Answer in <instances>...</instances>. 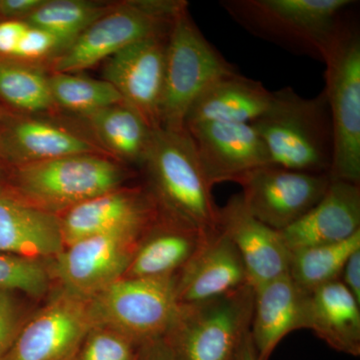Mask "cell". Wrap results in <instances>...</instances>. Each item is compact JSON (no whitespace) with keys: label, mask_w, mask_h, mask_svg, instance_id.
Returning <instances> with one entry per match:
<instances>
[{"label":"cell","mask_w":360,"mask_h":360,"mask_svg":"<svg viewBox=\"0 0 360 360\" xmlns=\"http://www.w3.org/2000/svg\"><path fill=\"white\" fill-rule=\"evenodd\" d=\"M219 229L238 250L253 290L288 274L290 251L281 232L255 219L240 193L219 207Z\"/></svg>","instance_id":"cell-16"},{"label":"cell","mask_w":360,"mask_h":360,"mask_svg":"<svg viewBox=\"0 0 360 360\" xmlns=\"http://www.w3.org/2000/svg\"><path fill=\"white\" fill-rule=\"evenodd\" d=\"M340 281L360 303V250L354 251L348 258Z\"/></svg>","instance_id":"cell-35"},{"label":"cell","mask_w":360,"mask_h":360,"mask_svg":"<svg viewBox=\"0 0 360 360\" xmlns=\"http://www.w3.org/2000/svg\"><path fill=\"white\" fill-rule=\"evenodd\" d=\"M250 284L243 259L224 232L208 234L191 262L177 276L179 304L224 297Z\"/></svg>","instance_id":"cell-18"},{"label":"cell","mask_w":360,"mask_h":360,"mask_svg":"<svg viewBox=\"0 0 360 360\" xmlns=\"http://www.w3.org/2000/svg\"><path fill=\"white\" fill-rule=\"evenodd\" d=\"M63 248L58 217L28 205L0 182V252L54 257Z\"/></svg>","instance_id":"cell-23"},{"label":"cell","mask_w":360,"mask_h":360,"mask_svg":"<svg viewBox=\"0 0 360 360\" xmlns=\"http://www.w3.org/2000/svg\"><path fill=\"white\" fill-rule=\"evenodd\" d=\"M236 71L201 33L188 6L170 26L165 49L160 127L184 129L191 104L217 78Z\"/></svg>","instance_id":"cell-6"},{"label":"cell","mask_w":360,"mask_h":360,"mask_svg":"<svg viewBox=\"0 0 360 360\" xmlns=\"http://www.w3.org/2000/svg\"><path fill=\"white\" fill-rule=\"evenodd\" d=\"M253 290L250 335L258 360H269L286 335L307 328L309 293L300 290L288 274Z\"/></svg>","instance_id":"cell-21"},{"label":"cell","mask_w":360,"mask_h":360,"mask_svg":"<svg viewBox=\"0 0 360 360\" xmlns=\"http://www.w3.org/2000/svg\"><path fill=\"white\" fill-rule=\"evenodd\" d=\"M130 167L104 155H77L0 168V182L28 205L59 217L104 193L127 186Z\"/></svg>","instance_id":"cell-2"},{"label":"cell","mask_w":360,"mask_h":360,"mask_svg":"<svg viewBox=\"0 0 360 360\" xmlns=\"http://www.w3.org/2000/svg\"><path fill=\"white\" fill-rule=\"evenodd\" d=\"M54 115H18L4 110L0 122V168L70 155H108L86 127L80 129Z\"/></svg>","instance_id":"cell-12"},{"label":"cell","mask_w":360,"mask_h":360,"mask_svg":"<svg viewBox=\"0 0 360 360\" xmlns=\"http://www.w3.org/2000/svg\"><path fill=\"white\" fill-rule=\"evenodd\" d=\"M307 329L336 352L359 356L360 303L340 281L309 293Z\"/></svg>","instance_id":"cell-24"},{"label":"cell","mask_w":360,"mask_h":360,"mask_svg":"<svg viewBox=\"0 0 360 360\" xmlns=\"http://www.w3.org/2000/svg\"><path fill=\"white\" fill-rule=\"evenodd\" d=\"M91 326L89 300L56 288L2 360H73Z\"/></svg>","instance_id":"cell-13"},{"label":"cell","mask_w":360,"mask_h":360,"mask_svg":"<svg viewBox=\"0 0 360 360\" xmlns=\"http://www.w3.org/2000/svg\"><path fill=\"white\" fill-rule=\"evenodd\" d=\"M141 360H174L165 338L150 341L141 347Z\"/></svg>","instance_id":"cell-36"},{"label":"cell","mask_w":360,"mask_h":360,"mask_svg":"<svg viewBox=\"0 0 360 360\" xmlns=\"http://www.w3.org/2000/svg\"><path fill=\"white\" fill-rule=\"evenodd\" d=\"M359 231L360 184L331 180L323 198L281 232L291 252L342 243Z\"/></svg>","instance_id":"cell-20"},{"label":"cell","mask_w":360,"mask_h":360,"mask_svg":"<svg viewBox=\"0 0 360 360\" xmlns=\"http://www.w3.org/2000/svg\"><path fill=\"white\" fill-rule=\"evenodd\" d=\"M49 71L0 56V108L18 115H54Z\"/></svg>","instance_id":"cell-26"},{"label":"cell","mask_w":360,"mask_h":360,"mask_svg":"<svg viewBox=\"0 0 360 360\" xmlns=\"http://www.w3.org/2000/svg\"><path fill=\"white\" fill-rule=\"evenodd\" d=\"M234 360H258L257 349L251 338L250 329L241 340Z\"/></svg>","instance_id":"cell-37"},{"label":"cell","mask_w":360,"mask_h":360,"mask_svg":"<svg viewBox=\"0 0 360 360\" xmlns=\"http://www.w3.org/2000/svg\"><path fill=\"white\" fill-rule=\"evenodd\" d=\"M141 169L160 207L205 233L219 229V206L186 129L153 130Z\"/></svg>","instance_id":"cell-3"},{"label":"cell","mask_w":360,"mask_h":360,"mask_svg":"<svg viewBox=\"0 0 360 360\" xmlns=\"http://www.w3.org/2000/svg\"><path fill=\"white\" fill-rule=\"evenodd\" d=\"M250 124L264 141L271 165L329 174L333 129L324 90L310 98L290 87L277 90L267 110Z\"/></svg>","instance_id":"cell-4"},{"label":"cell","mask_w":360,"mask_h":360,"mask_svg":"<svg viewBox=\"0 0 360 360\" xmlns=\"http://www.w3.org/2000/svg\"><path fill=\"white\" fill-rule=\"evenodd\" d=\"M324 65L333 129L330 180L360 184V37L345 25Z\"/></svg>","instance_id":"cell-9"},{"label":"cell","mask_w":360,"mask_h":360,"mask_svg":"<svg viewBox=\"0 0 360 360\" xmlns=\"http://www.w3.org/2000/svg\"><path fill=\"white\" fill-rule=\"evenodd\" d=\"M253 300L248 284L217 300L179 304L165 336L174 360H234L250 329Z\"/></svg>","instance_id":"cell-7"},{"label":"cell","mask_w":360,"mask_h":360,"mask_svg":"<svg viewBox=\"0 0 360 360\" xmlns=\"http://www.w3.org/2000/svg\"><path fill=\"white\" fill-rule=\"evenodd\" d=\"M212 187L271 165L262 137L250 123H200L186 127Z\"/></svg>","instance_id":"cell-15"},{"label":"cell","mask_w":360,"mask_h":360,"mask_svg":"<svg viewBox=\"0 0 360 360\" xmlns=\"http://www.w3.org/2000/svg\"><path fill=\"white\" fill-rule=\"evenodd\" d=\"M208 234L160 207L155 219L141 236L122 277L163 278L179 276Z\"/></svg>","instance_id":"cell-19"},{"label":"cell","mask_w":360,"mask_h":360,"mask_svg":"<svg viewBox=\"0 0 360 360\" xmlns=\"http://www.w3.org/2000/svg\"><path fill=\"white\" fill-rule=\"evenodd\" d=\"M70 44L25 20H0V56L46 68Z\"/></svg>","instance_id":"cell-29"},{"label":"cell","mask_w":360,"mask_h":360,"mask_svg":"<svg viewBox=\"0 0 360 360\" xmlns=\"http://www.w3.org/2000/svg\"><path fill=\"white\" fill-rule=\"evenodd\" d=\"M187 6L182 0H129L111 6L54 59L49 72L87 70L139 40L165 37Z\"/></svg>","instance_id":"cell-5"},{"label":"cell","mask_w":360,"mask_h":360,"mask_svg":"<svg viewBox=\"0 0 360 360\" xmlns=\"http://www.w3.org/2000/svg\"><path fill=\"white\" fill-rule=\"evenodd\" d=\"M274 92L238 70L222 75L202 90L191 104L184 127L200 123H251L264 115Z\"/></svg>","instance_id":"cell-22"},{"label":"cell","mask_w":360,"mask_h":360,"mask_svg":"<svg viewBox=\"0 0 360 360\" xmlns=\"http://www.w3.org/2000/svg\"><path fill=\"white\" fill-rule=\"evenodd\" d=\"M0 288L20 291L44 302L56 288L53 257L0 252Z\"/></svg>","instance_id":"cell-31"},{"label":"cell","mask_w":360,"mask_h":360,"mask_svg":"<svg viewBox=\"0 0 360 360\" xmlns=\"http://www.w3.org/2000/svg\"><path fill=\"white\" fill-rule=\"evenodd\" d=\"M352 0H222L226 13L258 39L326 63Z\"/></svg>","instance_id":"cell-1"},{"label":"cell","mask_w":360,"mask_h":360,"mask_svg":"<svg viewBox=\"0 0 360 360\" xmlns=\"http://www.w3.org/2000/svg\"><path fill=\"white\" fill-rule=\"evenodd\" d=\"M73 360H141V347L112 329L92 326Z\"/></svg>","instance_id":"cell-32"},{"label":"cell","mask_w":360,"mask_h":360,"mask_svg":"<svg viewBox=\"0 0 360 360\" xmlns=\"http://www.w3.org/2000/svg\"><path fill=\"white\" fill-rule=\"evenodd\" d=\"M177 276L122 277L89 300L92 326H103L142 347L165 338L179 309Z\"/></svg>","instance_id":"cell-8"},{"label":"cell","mask_w":360,"mask_h":360,"mask_svg":"<svg viewBox=\"0 0 360 360\" xmlns=\"http://www.w3.org/2000/svg\"><path fill=\"white\" fill-rule=\"evenodd\" d=\"M359 250L360 231L342 243L291 251L288 274L300 290L312 292L340 281L348 258Z\"/></svg>","instance_id":"cell-27"},{"label":"cell","mask_w":360,"mask_h":360,"mask_svg":"<svg viewBox=\"0 0 360 360\" xmlns=\"http://www.w3.org/2000/svg\"><path fill=\"white\" fill-rule=\"evenodd\" d=\"M110 7L87 0H46L25 21L71 44Z\"/></svg>","instance_id":"cell-30"},{"label":"cell","mask_w":360,"mask_h":360,"mask_svg":"<svg viewBox=\"0 0 360 360\" xmlns=\"http://www.w3.org/2000/svg\"><path fill=\"white\" fill-rule=\"evenodd\" d=\"M330 177L277 165L257 168L239 177L243 200L251 214L276 231L290 226L323 198Z\"/></svg>","instance_id":"cell-11"},{"label":"cell","mask_w":360,"mask_h":360,"mask_svg":"<svg viewBox=\"0 0 360 360\" xmlns=\"http://www.w3.org/2000/svg\"><path fill=\"white\" fill-rule=\"evenodd\" d=\"M46 0H0V20H26Z\"/></svg>","instance_id":"cell-34"},{"label":"cell","mask_w":360,"mask_h":360,"mask_svg":"<svg viewBox=\"0 0 360 360\" xmlns=\"http://www.w3.org/2000/svg\"><path fill=\"white\" fill-rule=\"evenodd\" d=\"M2 112H4V110L0 108V122H1Z\"/></svg>","instance_id":"cell-38"},{"label":"cell","mask_w":360,"mask_h":360,"mask_svg":"<svg viewBox=\"0 0 360 360\" xmlns=\"http://www.w3.org/2000/svg\"><path fill=\"white\" fill-rule=\"evenodd\" d=\"M41 303L20 291L0 288V360L8 354L21 329Z\"/></svg>","instance_id":"cell-33"},{"label":"cell","mask_w":360,"mask_h":360,"mask_svg":"<svg viewBox=\"0 0 360 360\" xmlns=\"http://www.w3.org/2000/svg\"><path fill=\"white\" fill-rule=\"evenodd\" d=\"M167 39L149 37L130 44L105 60L103 70V79L153 129L160 127Z\"/></svg>","instance_id":"cell-14"},{"label":"cell","mask_w":360,"mask_h":360,"mask_svg":"<svg viewBox=\"0 0 360 360\" xmlns=\"http://www.w3.org/2000/svg\"><path fill=\"white\" fill-rule=\"evenodd\" d=\"M82 120L106 155L127 167H142L155 129L136 110L120 103Z\"/></svg>","instance_id":"cell-25"},{"label":"cell","mask_w":360,"mask_h":360,"mask_svg":"<svg viewBox=\"0 0 360 360\" xmlns=\"http://www.w3.org/2000/svg\"><path fill=\"white\" fill-rule=\"evenodd\" d=\"M49 90L56 110L85 118L113 104L123 103L115 87L104 79L75 73L49 72Z\"/></svg>","instance_id":"cell-28"},{"label":"cell","mask_w":360,"mask_h":360,"mask_svg":"<svg viewBox=\"0 0 360 360\" xmlns=\"http://www.w3.org/2000/svg\"><path fill=\"white\" fill-rule=\"evenodd\" d=\"M151 224L118 227L65 246L53 257L56 288L82 300L94 297L124 276Z\"/></svg>","instance_id":"cell-10"},{"label":"cell","mask_w":360,"mask_h":360,"mask_svg":"<svg viewBox=\"0 0 360 360\" xmlns=\"http://www.w3.org/2000/svg\"><path fill=\"white\" fill-rule=\"evenodd\" d=\"M158 212V201L146 184L118 187L59 215L63 245L118 227L151 224Z\"/></svg>","instance_id":"cell-17"}]
</instances>
